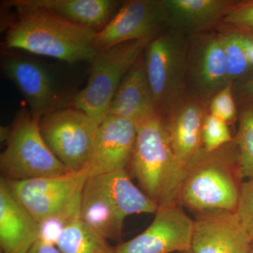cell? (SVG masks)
Returning <instances> with one entry per match:
<instances>
[{
	"label": "cell",
	"instance_id": "cell-15",
	"mask_svg": "<svg viewBox=\"0 0 253 253\" xmlns=\"http://www.w3.org/2000/svg\"><path fill=\"white\" fill-rule=\"evenodd\" d=\"M167 129L169 142L179 167L185 171L204 150V108L195 100L179 101L169 111Z\"/></svg>",
	"mask_w": 253,
	"mask_h": 253
},
{
	"label": "cell",
	"instance_id": "cell-21",
	"mask_svg": "<svg viewBox=\"0 0 253 253\" xmlns=\"http://www.w3.org/2000/svg\"><path fill=\"white\" fill-rule=\"evenodd\" d=\"M195 86L204 96L215 95L229 84L221 37L210 38L198 51L193 68Z\"/></svg>",
	"mask_w": 253,
	"mask_h": 253
},
{
	"label": "cell",
	"instance_id": "cell-20",
	"mask_svg": "<svg viewBox=\"0 0 253 253\" xmlns=\"http://www.w3.org/2000/svg\"><path fill=\"white\" fill-rule=\"evenodd\" d=\"M92 178L124 219L157 212L158 205L132 182L126 169Z\"/></svg>",
	"mask_w": 253,
	"mask_h": 253
},
{
	"label": "cell",
	"instance_id": "cell-1",
	"mask_svg": "<svg viewBox=\"0 0 253 253\" xmlns=\"http://www.w3.org/2000/svg\"><path fill=\"white\" fill-rule=\"evenodd\" d=\"M14 17L4 28L6 48L23 50L70 63L89 62L99 51L94 45L98 31L76 24L52 13L13 0Z\"/></svg>",
	"mask_w": 253,
	"mask_h": 253
},
{
	"label": "cell",
	"instance_id": "cell-31",
	"mask_svg": "<svg viewBox=\"0 0 253 253\" xmlns=\"http://www.w3.org/2000/svg\"><path fill=\"white\" fill-rule=\"evenodd\" d=\"M241 33H242L245 49L247 53L251 67L253 68V33H243V32Z\"/></svg>",
	"mask_w": 253,
	"mask_h": 253
},
{
	"label": "cell",
	"instance_id": "cell-19",
	"mask_svg": "<svg viewBox=\"0 0 253 253\" xmlns=\"http://www.w3.org/2000/svg\"><path fill=\"white\" fill-rule=\"evenodd\" d=\"M71 22L99 31L109 22L119 1L114 0H25Z\"/></svg>",
	"mask_w": 253,
	"mask_h": 253
},
{
	"label": "cell",
	"instance_id": "cell-27",
	"mask_svg": "<svg viewBox=\"0 0 253 253\" xmlns=\"http://www.w3.org/2000/svg\"><path fill=\"white\" fill-rule=\"evenodd\" d=\"M236 213L253 243V180L241 184Z\"/></svg>",
	"mask_w": 253,
	"mask_h": 253
},
{
	"label": "cell",
	"instance_id": "cell-11",
	"mask_svg": "<svg viewBox=\"0 0 253 253\" xmlns=\"http://www.w3.org/2000/svg\"><path fill=\"white\" fill-rule=\"evenodd\" d=\"M1 68L26 99L33 118L40 121L48 113L65 107L61 104L54 78L41 63L24 56L6 54L1 60Z\"/></svg>",
	"mask_w": 253,
	"mask_h": 253
},
{
	"label": "cell",
	"instance_id": "cell-7",
	"mask_svg": "<svg viewBox=\"0 0 253 253\" xmlns=\"http://www.w3.org/2000/svg\"><path fill=\"white\" fill-rule=\"evenodd\" d=\"M88 178L84 169L29 180L5 179L16 199L41 224L49 219L80 218L82 194Z\"/></svg>",
	"mask_w": 253,
	"mask_h": 253
},
{
	"label": "cell",
	"instance_id": "cell-13",
	"mask_svg": "<svg viewBox=\"0 0 253 253\" xmlns=\"http://www.w3.org/2000/svg\"><path fill=\"white\" fill-rule=\"evenodd\" d=\"M253 241L236 212L213 211L194 220V253H250Z\"/></svg>",
	"mask_w": 253,
	"mask_h": 253
},
{
	"label": "cell",
	"instance_id": "cell-30",
	"mask_svg": "<svg viewBox=\"0 0 253 253\" xmlns=\"http://www.w3.org/2000/svg\"><path fill=\"white\" fill-rule=\"evenodd\" d=\"M27 253H62L56 245L39 239Z\"/></svg>",
	"mask_w": 253,
	"mask_h": 253
},
{
	"label": "cell",
	"instance_id": "cell-22",
	"mask_svg": "<svg viewBox=\"0 0 253 253\" xmlns=\"http://www.w3.org/2000/svg\"><path fill=\"white\" fill-rule=\"evenodd\" d=\"M56 246L62 253H115L108 240L80 218L65 226Z\"/></svg>",
	"mask_w": 253,
	"mask_h": 253
},
{
	"label": "cell",
	"instance_id": "cell-12",
	"mask_svg": "<svg viewBox=\"0 0 253 253\" xmlns=\"http://www.w3.org/2000/svg\"><path fill=\"white\" fill-rule=\"evenodd\" d=\"M136 133L137 126L130 120L106 116L99 125L86 168L89 177L126 169L134 151Z\"/></svg>",
	"mask_w": 253,
	"mask_h": 253
},
{
	"label": "cell",
	"instance_id": "cell-18",
	"mask_svg": "<svg viewBox=\"0 0 253 253\" xmlns=\"http://www.w3.org/2000/svg\"><path fill=\"white\" fill-rule=\"evenodd\" d=\"M80 219L108 241L121 239L125 219L92 177L88 178L83 188Z\"/></svg>",
	"mask_w": 253,
	"mask_h": 253
},
{
	"label": "cell",
	"instance_id": "cell-23",
	"mask_svg": "<svg viewBox=\"0 0 253 253\" xmlns=\"http://www.w3.org/2000/svg\"><path fill=\"white\" fill-rule=\"evenodd\" d=\"M236 144L240 177L253 180V105H250L241 113Z\"/></svg>",
	"mask_w": 253,
	"mask_h": 253
},
{
	"label": "cell",
	"instance_id": "cell-26",
	"mask_svg": "<svg viewBox=\"0 0 253 253\" xmlns=\"http://www.w3.org/2000/svg\"><path fill=\"white\" fill-rule=\"evenodd\" d=\"M222 21L238 32L253 33V0L237 1Z\"/></svg>",
	"mask_w": 253,
	"mask_h": 253
},
{
	"label": "cell",
	"instance_id": "cell-3",
	"mask_svg": "<svg viewBox=\"0 0 253 253\" xmlns=\"http://www.w3.org/2000/svg\"><path fill=\"white\" fill-rule=\"evenodd\" d=\"M239 178L237 159L234 161L220 149L212 153L204 149L186 168L179 202L197 214L236 212L241 186Z\"/></svg>",
	"mask_w": 253,
	"mask_h": 253
},
{
	"label": "cell",
	"instance_id": "cell-14",
	"mask_svg": "<svg viewBox=\"0 0 253 253\" xmlns=\"http://www.w3.org/2000/svg\"><path fill=\"white\" fill-rule=\"evenodd\" d=\"M41 224L23 207L4 178L0 179L1 253H27L41 238Z\"/></svg>",
	"mask_w": 253,
	"mask_h": 253
},
{
	"label": "cell",
	"instance_id": "cell-10",
	"mask_svg": "<svg viewBox=\"0 0 253 253\" xmlns=\"http://www.w3.org/2000/svg\"><path fill=\"white\" fill-rule=\"evenodd\" d=\"M194 220L178 204L161 206L139 235L115 247V253H178L191 249Z\"/></svg>",
	"mask_w": 253,
	"mask_h": 253
},
{
	"label": "cell",
	"instance_id": "cell-8",
	"mask_svg": "<svg viewBox=\"0 0 253 253\" xmlns=\"http://www.w3.org/2000/svg\"><path fill=\"white\" fill-rule=\"evenodd\" d=\"M99 123L76 108H60L39 121L42 136L53 154L71 172L86 169Z\"/></svg>",
	"mask_w": 253,
	"mask_h": 253
},
{
	"label": "cell",
	"instance_id": "cell-24",
	"mask_svg": "<svg viewBox=\"0 0 253 253\" xmlns=\"http://www.w3.org/2000/svg\"><path fill=\"white\" fill-rule=\"evenodd\" d=\"M225 54L229 83L239 81L253 73L245 49L242 33L234 32L221 37Z\"/></svg>",
	"mask_w": 253,
	"mask_h": 253
},
{
	"label": "cell",
	"instance_id": "cell-34",
	"mask_svg": "<svg viewBox=\"0 0 253 253\" xmlns=\"http://www.w3.org/2000/svg\"><path fill=\"white\" fill-rule=\"evenodd\" d=\"M250 253H253V243L252 244V247H251V252H250Z\"/></svg>",
	"mask_w": 253,
	"mask_h": 253
},
{
	"label": "cell",
	"instance_id": "cell-6",
	"mask_svg": "<svg viewBox=\"0 0 253 253\" xmlns=\"http://www.w3.org/2000/svg\"><path fill=\"white\" fill-rule=\"evenodd\" d=\"M184 35L169 28L155 37L144 51L146 78L160 116L181 101L184 92L187 66Z\"/></svg>",
	"mask_w": 253,
	"mask_h": 253
},
{
	"label": "cell",
	"instance_id": "cell-2",
	"mask_svg": "<svg viewBox=\"0 0 253 253\" xmlns=\"http://www.w3.org/2000/svg\"><path fill=\"white\" fill-rule=\"evenodd\" d=\"M129 166L141 189L159 207L178 204L186 172L176 163L166 124L159 115L137 125Z\"/></svg>",
	"mask_w": 253,
	"mask_h": 253
},
{
	"label": "cell",
	"instance_id": "cell-32",
	"mask_svg": "<svg viewBox=\"0 0 253 253\" xmlns=\"http://www.w3.org/2000/svg\"><path fill=\"white\" fill-rule=\"evenodd\" d=\"M11 126H1L0 128V140L1 143H6L11 134Z\"/></svg>",
	"mask_w": 253,
	"mask_h": 253
},
{
	"label": "cell",
	"instance_id": "cell-4",
	"mask_svg": "<svg viewBox=\"0 0 253 253\" xmlns=\"http://www.w3.org/2000/svg\"><path fill=\"white\" fill-rule=\"evenodd\" d=\"M0 169L7 180L24 181L71 172L53 154L42 136L39 121L23 108L11 125Z\"/></svg>",
	"mask_w": 253,
	"mask_h": 253
},
{
	"label": "cell",
	"instance_id": "cell-29",
	"mask_svg": "<svg viewBox=\"0 0 253 253\" xmlns=\"http://www.w3.org/2000/svg\"><path fill=\"white\" fill-rule=\"evenodd\" d=\"M236 92L243 102L253 105V73L238 81Z\"/></svg>",
	"mask_w": 253,
	"mask_h": 253
},
{
	"label": "cell",
	"instance_id": "cell-28",
	"mask_svg": "<svg viewBox=\"0 0 253 253\" xmlns=\"http://www.w3.org/2000/svg\"><path fill=\"white\" fill-rule=\"evenodd\" d=\"M211 113L227 123L236 115L232 83H229L213 96L211 104Z\"/></svg>",
	"mask_w": 253,
	"mask_h": 253
},
{
	"label": "cell",
	"instance_id": "cell-16",
	"mask_svg": "<svg viewBox=\"0 0 253 253\" xmlns=\"http://www.w3.org/2000/svg\"><path fill=\"white\" fill-rule=\"evenodd\" d=\"M156 114L158 113L146 78L143 53L118 86L107 116L126 118L137 126Z\"/></svg>",
	"mask_w": 253,
	"mask_h": 253
},
{
	"label": "cell",
	"instance_id": "cell-17",
	"mask_svg": "<svg viewBox=\"0 0 253 253\" xmlns=\"http://www.w3.org/2000/svg\"><path fill=\"white\" fill-rule=\"evenodd\" d=\"M169 26L178 31H204L223 21L237 1L228 0H163Z\"/></svg>",
	"mask_w": 253,
	"mask_h": 253
},
{
	"label": "cell",
	"instance_id": "cell-5",
	"mask_svg": "<svg viewBox=\"0 0 253 253\" xmlns=\"http://www.w3.org/2000/svg\"><path fill=\"white\" fill-rule=\"evenodd\" d=\"M156 36L126 42L99 51L91 62L87 84L73 99V107L101 124L123 78Z\"/></svg>",
	"mask_w": 253,
	"mask_h": 253
},
{
	"label": "cell",
	"instance_id": "cell-25",
	"mask_svg": "<svg viewBox=\"0 0 253 253\" xmlns=\"http://www.w3.org/2000/svg\"><path fill=\"white\" fill-rule=\"evenodd\" d=\"M202 139L204 151L212 153L229 144L233 139L227 123L211 113L204 118Z\"/></svg>",
	"mask_w": 253,
	"mask_h": 253
},
{
	"label": "cell",
	"instance_id": "cell-33",
	"mask_svg": "<svg viewBox=\"0 0 253 253\" xmlns=\"http://www.w3.org/2000/svg\"><path fill=\"white\" fill-rule=\"evenodd\" d=\"M179 253H194L192 252L191 250H189V251H183V252Z\"/></svg>",
	"mask_w": 253,
	"mask_h": 253
},
{
	"label": "cell",
	"instance_id": "cell-9",
	"mask_svg": "<svg viewBox=\"0 0 253 253\" xmlns=\"http://www.w3.org/2000/svg\"><path fill=\"white\" fill-rule=\"evenodd\" d=\"M168 26L163 0H131L123 3L109 22L97 32L94 45L101 51L126 42L156 36Z\"/></svg>",
	"mask_w": 253,
	"mask_h": 253
}]
</instances>
